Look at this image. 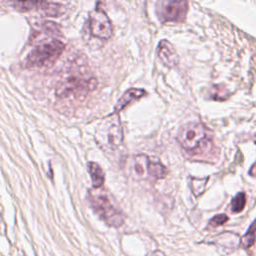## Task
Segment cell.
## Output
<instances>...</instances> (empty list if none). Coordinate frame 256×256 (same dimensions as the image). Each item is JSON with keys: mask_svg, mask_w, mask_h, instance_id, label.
Here are the masks:
<instances>
[{"mask_svg": "<svg viewBox=\"0 0 256 256\" xmlns=\"http://www.w3.org/2000/svg\"><path fill=\"white\" fill-rule=\"evenodd\" d=\"M88 199L94 212L109 226L120 227L124 223V215L110 200L107 192L93 188L88 193Z\"/></svg>", "mask_w": 256, "mask_h": 256, "instance_id": "cell-1", "label": "cell"}, {"mask_svg": "<svg viewBox=\"0 0 256 256\" xmlns=\"http://www.w3.org/2000/svg\"><path fill=\"white\" fill-rule=\"evenodd\" d=\"M208 129L198 122H191L182 126L177 134V140L186 150L195 153V151H208L211 147V141L208 139Z\"/></svg>", "mask_w": 256, "mask_h": 256, "instance_id": "cell-2", "label": "cell"}, {"mask_svg": "<svg viewBox=\"0 0 256 256\" xmlns=\"http://www.w3.org/2000/svg\"><path fill=\"white\" fill-rule=\"evenodd\" d=\"M123 128L118 114H113L100 122L95 132L98 145L108 151L118 148L123 142Z\"/></svg>", "mask_w": 256, "mask_h": 256, "instance_id": "cell-3", "label": "cell"}, {"mask_svg": "<svg viewBox=\"0 0 256 256\" xmlns=\"http://www.w3.org/2000/svg\"><path fill=\"white\" fill-rule=\"evenodd\" d=\"M65 45L62 41L52 39L36 46L26 58L27 67H43L53 64L63 53Z\"/></svg>", "mask_w": 256, "mask_h": 256, "instance_id": "cell-4", "label": "cell"}, {"mask_svg": "<svg viewBox=\"0 0 256 256\" xmlns=\"http://www.w3.org/2000/svg\"><path fill=\"white\" fill-rule=\"evenodd\" d=\"M96 86L97 80L95 78L71 77L58 84L56 95L60 99H75L85 96Z\"/></svg>", "mask_w": 256, "mask_h": 256, "instance_id": "cell-5", "label": "cell"}, {"mask_svg": "<svg viewBox=\"0 0 256 256\" xmlns=\"http://www.w3.org/2000/svg\"><path fill=\"white\" fill-rule=\"evenodd\" d=\"M187 10L188 3L183 0H163L156 5L157 16L163 23L183 21Z\"/></svg>", "mask_w": 256, "mask_h": 256, "instance_id": "cell-6", "label": "cell"}, {"mask_svg": "<svg viewBox=\"0 0 256 256\" xmlns=\"http://www.w3.org/2000/svg\"><path fill=\"white\" fill-rule=\"evenodd\" d=\"M91 34L97 38L107 40L112 35V23L102 8L96 7L90 13Z\"/></svg>", "mask_w": 256, "mask_h": 256, "instance_id": "cell-7", "label": "cell"}, {"mask_svg": "<svg viewBox=\"0 0 256 256\" xmlns=\"http://www.w3.org/2000/svg\"><path fill=\"white\" fill-rule=\"evenodd\" d=\"M157 54L160 61L167 67H174L179 63V56L174 46L165 39L159 42Z\"/></svg>", "mask_w": 256, "mask_h": 256, "instance_id": "cell-8", "label": "cell"}, {"mask_svg": "<svg viewBox=\"0 0 256 256\" xmlns=\"http://www.w3.org/2000/svg\"><path fill=\"white\" fill-rule=\"evenodd\" d=\"M146 95V91L144 89L140 88H130L124 92V94L119 98V100L116 103L114 114H117L119 111H121L124 107H126L131 102H134L141 97Z\"/></svg>", "mask_w": 256, "mask_h": 256, "instance_id": "cell-9", "label": "cell"}, {"mask_svg": "<svg viewBox=\"0 0 256 256\" xmlns=\"http://www.w3.org/2000/svg\"><path fill=\"white\" fill-rule=\"evenodd\" d=\"M150 158L144 154H138L133 158V172L139 178L148 177V165Z\"/></svg>", "mask_w": 256, "mask_h": 256, "instance_id": "cell-10", "label": "cell"}, {"mask_svg": "<svg viewBox=\"0 0 256 256\" xmlns=\"http://www.w3.org/2000/svg\"><path fill=\"white\" fill-rule=\"evenodd\" d=\"M37 9H40L45 15L57 17L64 13L65 6L61 3L50 1H38Z\"/></svg>", "mask_w": 256, "mask_h": 256, "instance_id": "cell-11", "label": "cell"}, {"mask_svg": "<svg viewBox=\"0 0 256 256\" xmlns=\"http://www.w3.org/2000/svg\"><path fill=\"white\" fill-rule=\"evenodd\" d=\"M88 171L91 177L93 188L98 189L100 188L105 180V174L102 170L101 166L96 162H89L88 163Z\"/></svg>", "mask_w": 256, "mask_h": 256, "instance_id": "cell-12", "label": "cell"}, {"mask_svg": "<svg viewBox=\"0 0 256 256\" xmlns=\"http://www.w3.org/2000/svg\"><path fill=\"white\" fill-rule=\"evenodd\" d=\"M167 174L166 167L157 159H151L149 161L148 165V177L158 180L161 178H164Z\"/></svg>", "mask_w": 256, "mask_h": 256, "instance_id": "cell-13", "label": "cell"}, {"mask_svg": "<svg viewBox=\"0 0 256 256\" xmlns=\"http://www.w3.org/2000/svg\"><path fill=\"white\" fill-rule=\"evenodd\" d=\"M255 240H256V220L253 221V223L248 228L247 232L241 238V246L243 248H249L254 244Z\"/></svg>", "mask_w": 256, "mask_h": 256, "instance_id": "cell-14", "label": "cell"}, {"mask_svg": "<svg viewBox=\"0 0 256 256\" xmlns=\"http://www.w3.org/2000/svg\"><path fill=\"white\" fill-rule=\"evenodd\" d=\"M246 204V196L245 193L243 192H239L238 194H236V196L231 200V211L234 213H239L241 212Z\"/></svg>", "mask_w": 256, "mask_h": 256, "instance_id": "cell-15", "label": "cell"}, {"mask_svg": "<svg viewBox=\"0 0 256 256\" xmlns=\"http://www.w3.org/2000/svg\"><path fill=\"white\" fill-rule=\"evenodd\" d=\"M209 178H190L191 180V190L196 188L193 193L198 196L200 194L203 193L204 189H205V185H206V182Z\"/></svg>", "mask_w": 256, "mask_h": 256, "instance_id": "cell-16", "label": "cell"}, {"mask_svg": "<svg viewBox=\"0 0 256 256\" xmlns=\"http://www.w3.org/2000/svg\"><path fill=\"white\" fill-rule=\"evenodd\" d=\"M38 1H16L13 2L14 8H16L19 11H29L34 8L37 9Z\"/></svg>", "mask_w": 256, "mask_h": 256, "instance_id": "cell-17", "label": "cell"}, {"mask_svg": "<svg viewBox=\"0 0 256 256\" xmlns=\"http://www.w3.org/2000/svg\"><path fill=\"white\" fill-rule=\"evenodd\" d=\"M227 221H228V216L226 214H218L213 218H211V220L209 221V226L218 227L223 225Z\"/></svg>", "mask_w": 256, "mask_h": 256, "instance_id": "cell-18", "label": "cell"}, {"mask_svg": "<svg viewBox=\"0 0 256 256\" xmlns=\"http://www.w3.org/2000/svg\"><path fill=\"white\" fill-rule=\"evenodd\" d=\"M249 174L252 177H256V162L251 166V168L249 170Z\"/></svg>", "mask_w": 256, "mask_h": 256, "instance_id": "cell-19", "label": "cell"}]
</instances>
